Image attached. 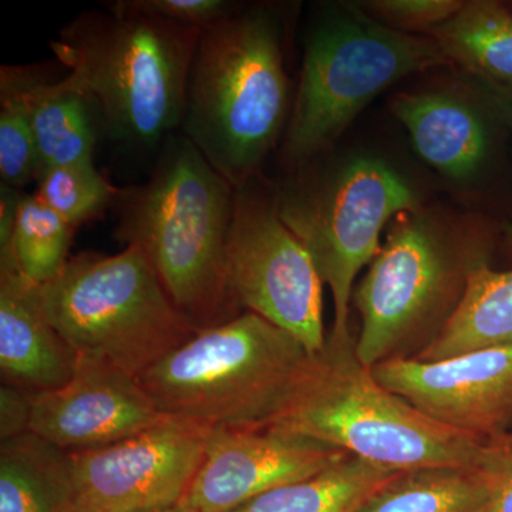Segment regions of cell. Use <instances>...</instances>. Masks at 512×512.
Segmentation results:
<instances>
[{
  "mask_svg": "<svg viewBox=\"0 0 512 512\" xmlns=\"http://www.w3.org/2000/svg\"><path fill=\"white\" fill-rule=\"evenodd\" d=\"M200 36L120 0L74 18L50 49L69 69L64 80L93 101L104 133L156 150L183 124Z\"/></svg>",
  "mask_w": 512,
  "mask_h": 512,
  "instance_id": "cell-1",
  "label": "cell"
},
{
  "mask_svg": "<svg viewBox=\"0 0 512 512\" xmlns=\"http://www.w3.org/2000/svg\"><path fill=\"white\" fill-rule=\"evenodd\" d=\"M235 188L184 134L160 148L143 184L120 188L114 238L156 269L171 301L198 329L235 318L225 286V248Z\"/></svg>",
  "mask_w": 512,
  "mask_h": 512,
  "instance_id": "cell-2",
  "label": "cell"
},
{
  "mask_svg": "<svg viewBox=\"0 0 512 512\" xmlns=\"http://www.w3.org/2000/svg\"><path fill=\"white\" fill-rule=\"evenodd\" d=\"M289 113L284 28L269 6H238L201 30L181 134L238 188L254 180Z\"/></svg>",
  "mask_w": 512,
  "mask_h": 512,
  "instance_id": "cell-3",
  "label": "cell"
},
{
  "mask_svg": "<svg viewBox=\"0 0 512 512\" xmlns=\"http://www.w3.org/2000/svg\"><path fill=\"white\" fill-rule=\"evenodd\" d=\"M299 434L397 471L480 467L485 441L431 419L387 390L360 362L356 339H326L274 419Z\"/></svg>",
  "mask_w": 512,
  "mask_h": 512,
  "instance_id": "cell-4",
  "label": "cell"
},
{
  "mask_svg": "<svg viewBox=\"0 0 512 512\" xmlns=\"http://www.w3.org/2000/svg\"><path fill=\"white\" fill-rule=\"evenodd\" d=\"M311 356L291 333L244 312L198 330L138 380L168 416L211 427H264Z\"/></svg>",
  "mask_w": 512,
  "mask_h": 512,
  "instance_id": "cell-5",
  "label": "cell"
},
{
  "mask_svg": "<svg viewBox=\"0 0 512 512\" xmlns=\"http://www.w3.org/2000/svg\"><path fill=\"white\" fill-rule=\"evenodd\" d=\"M36 295L77 355L107 360L137 379L200 330L136 247L72 256L56 278L36 285Z\"/></svg>",
  "mask_w": 512,
  "mask_h": 512,
  "instance_id": "cell-6",
  "label": "cell"
},
{
  "mask_svg": "<svg viewBox=\"0 0 512 512\" xmlns=\"http://www.w3.org/2000/svg\"><path fill=\"white\" fill-rule=\"evenodd\" d=\"M450 63L430 36L390 28L360 6L326 10L306 35L301 80L286 127L285 160L308 163L332 146L387 87Z\"/></svg>",
  "mask_w": 512,
  "mask_h": 512,
  "instance_id": "cell-7",
  "label": "cell"
},
{
  "mask_svg": "<svg viewBox=\"0 0 512 512\" xmlns=\"http://www.w3.org/2000/svg\"><path fill=\"white\" fill-rule=\"evenodd\" d=\"M485 247L458 242L419 211L396 218L353 293L362 326L356 353L369 369L429 348L466 292Z\"/></svg>",
  "mask_w": 512,
  "mask_h": 512,
  "instance_id": "cell-8",
  "label": "cell"
},
{
  "mask_svg": "<svg viewBox=\"0 0 512 512\" xmlns=\"http://www.w3.org/2000/svg\"><path fill=\"white\" fill-rule=\"evenodd\" d=\"M275 202L332 293L329 338H352L349 303L357 275L379 254L384 225L419 210L416 192L380 158L356 157L326 175L289 184Z\"/></svg>",
  "mask_w": 512,
  "mask_h": 512,
  "instance_id": "cell-9",
  "label": "cell"
},
{
  "mask_svg": "<svg viewBox=\"0 0 512 512\" xmlns=\"http://www.w3.org/2000/svg\"><path fill=\"white\" fill-rule=\"evenodd\" d=\"M225 286L234 311L256 313L295 336L312 355L326 345L323 282L311 255L282 221L275 197L235 188L225 248Z\"/></svg>",
  "mask_w": 512,
  "mask_h": 512,
  "instance_id": "cell-10",
  "label": "cell"
},
{
  "mask_svg": "<svg viewBox=\"0 0 512 512\" xmlns=\"http://www.w3.org/2000/svg\"><path fill=\"white\" fill-rule=\"evenodd\" d=\"M212 427L168 416L117 443L69 453L77 512H154L184 500Z\"/></svg>",
  "mask_w": 512,
  "mask_h": 512,
  "instance_id": "cell-11",
  "label": "cell"
},
{
  "mask_svg": "<svg viewBox=\"0 0 512 512\" xmlns=\"http://www.w3.org/2000/svg\"><path fill=\"white\" fill-rule=\"evenodd\" d=\"M372 372L387 390L448 427L483 441L512 430V345L440 362L390 360Z\"/></svg>",
  "mask_w": 512,
  "mask_h": 512,
  "instance_id": "cell-12",
  "label": "cell"
},
{
  "mask_svg": "<svg viewBox=\"0 0 512 512\" xmlns=\"http://www.w3.org/2000/svg\"><path fill=\"white\" fill-rule=\"evenodd\" d=\"M348 456L339 448L269 427H212L197 476L180 505L188 512H228Z\"/></svg>",
  "mask_w": 512,
  "mask_h": 512,
  "instance_id": "cell-13",
  "label": "cell"
},
{
  "mask_svg": "<svg viewBox=\"0 0 512 512\" xmlns=\"http://www.w3.org/2000/svg\"><path fill=\"white\" fill-rule=\"evenodd\" d=\"M164 416L137 377L99 357L77 355L69 383L33 394L30 433L73 453L136 436Z\"/></svg>",
  "mask_w": 512,
  "mask_h": 512,
  "instance_id": "cell-14",
  "label": "cell"
},
{
  "mask_svg": "<svg viewBox=\"0 0 512 512\" xmlns=\"http://www.w3.org/2000/svg\"><path fill=\"white\" fill-rule=\"evenodd\" d=\"M476 99L440 92L402 93L390 109L409 131L420 157L454 181H471L493 160L497 138L511 130L490 86L478 82Z\"/></svg>",
  "mask_w": 512,
  "mask_h": 512,
  "instance_id": "cell-15",
  "label": "cell"
},
{
  "mask_svg": "<svg viewBox=\"0 0 512 512\" xmlns=\"http://www.w3.org/2000/svg\"><path fill=\"white\" fill-rule=\"evenodd\" d=\"M77 353L43 315L36 285L0 265V373L2 382L32 393L63 387Z\"/></svg>",
  "mask_w": 512,
  "mask_h": 512,
  "instance_id": "cell-16",
  "label": "cell"
},
{
  "mask_svg": "<svg viewBox=\"0 0 512 512\" xmlns=\"http://www.w3.org/2000/svg\"><path fill=\"white\" fill-rule=\"evenodd\" d=\"M0 82L12 86L28 107L42 173L93 158L103 127L99 111L86 94L64 79L52 82L28 66H2Z\"/></svg>",
  "mask_w": 512,
  "mask_h": 512,
  "instance_id": "cell-17",
  "label": "cell"
},
{
  "mask_svg": "<svg viewBox=\"0 0 512 512\" xmlns=\"http://www.w3.org/2000/svg\"><path fill=\"white\" fill-rule=\"evenodd\" d=\"M505 345H512V269L495 271L488 262H481L468 274L456 312L429 348L414 359L440 362Z\"/></svg>",
  "mask_w": 512,
  "mask_h": 512,
  "instance_id": "cell-18",
  "label": "cell"
},
{
  "mask_svg": "<svg viewBox=\"0 0 512 512\" xmlns=\"http://www.w3.org/2000/svg\"><path fill=\"white\" fill-rule=\"evenodd\" d=\"M0 512H77L69 453L33 433L2 441Z\"/></svg>",
  "mask_w": 512,
  "mask_h": 512,
  "instance_id": "cell-19",
  "label": "cell"
},
{
  "mask_svg": "<svg viewBox=\"0 0 512 512\" xmlns=\"http://www.w3.org/2000/svg\"><path fill=\"white\" fill-rule=\"evenodd\" d=\"M427 35L478 82L512 93L511 6L493 0L466 2Z\"/></svg>",
  "mask_w": 512,
  "mask_h": 512,
  "instance_id": "cell-20",
  "label": "cell"
},
{
  "mask_svg": "<svg viewBox=\"0 0 512 512\" xmlns=\"http://www.w3.org/2000/svg\"><path fill=\"white\" fill-rule=\"evenodd\" d=\"M399 473L348 456L315 476L272 488L228 512H356Z\"/></svg>",
  "mask_w": 512,
  "mask_h": 512,
  "instance_id": "cell-21",
  "label": "cell"
},
{
  "mask_svg": "<svg viewBox=\"0 0 512 512\" xmlns=\"http://www.w3.org/2000/svg\"><path fill=\"white\" fill-rule=\"evenodd\" d=\"M491 481L481 467H424L400 471L356 512H484Z\"/></svg>",
  "mask_w": 512,
  "mask_h": 512,
  "instance_id": "cell-22",
  "label": "cell"
},
{
  "mask_svg": "<svg viewBox=\"0 0 512 512\" xmlns=\"http://www.w3.org/2000/svg\"><path fill=\"white\" fill-rule=\"evenodd\" d=\"M74 228L35 194H20L12 231L0 245V265L35 285L52 281L69 261Z\"/></svg>",
  "mask_w": 512,
  "mask_h": 512,
  "instance_id": "cell-23",
  "label": "cell"
},
{
  "mask_svg": "<svg viewBox=\"0 0 512 512\" xmlns=\"http://www.w3.org/2000/svg\"><path fill=\"white\" fill-rule=\"evenodd\" d=\"M37 183L36 197L74 229L114 207L120 192L97 170L93 158L47 168Z\"/></svg>",
  "mask_w": 512,
  "mask_h": 512,
  "instance_id": "cell-24",
  "label": "cell"
},
{
  "mask_svg": "<svg viewBox=\"0 0 512 512\" xmlns=\"http://www.w3.org/2000/svg\"><path fill=\"white\" fill-rule=\"evenodd\" d=\"M42 173L28 107L8 83L0 82V177L20 190Z\"/></svg>",
  "mask_w": 512,
  "mask_h": 512,
  "instance_id": "cell-25",
  "label": "cell"
},
{
  "mask_svg": "<svg viewBox=\"0 0 512 512\" xmlns=\"http://www.w3.org/2000/svg\"><path fill=\"white\" fill-rule=\"evenodd\" d=\"M460 0H375L362 3L363 10L377 20L402 32H427L443 25L460 12Z\"/></svg>",
  "mask_w": 512,
  "mask_h": 512,
  "instance_id": "cell-26",
  "label": "cell"
},
{
  "mask_svg": "<svg viewBox=\"0 0 512 512\" xmlns=\"http://www.w3.org/2000/svg\"><path fill=\"white\" fill-rule=\"evenodd\" d=\"M136 8L160 18L204 30L227 18L235 3L225 0H131Z\"/></svg>",
  "mask_w": 512,
  "mask_h": 512,
  "instance_id": "cell-27",
  "label": "cell"
},
{
  "mask_svg": "<svg viewBox=\"0 0 512 512\" xmlns=\"http://www.w3.org/2000/svg\"><path fill=\"white\" fill-rule=\"evenodd\" d=\"M480 467L490 477L493 488L484 512H512V430L485 441Z\"/></svg>",
  "mask_w": 512,
  "mask_h": 512,
  "instance_id": "cell-28",
  "label": "cell"
},
{
  "mask_svg": "<svg viewBox=\"0 0 512 512\" xmlns=\"http://www.w3.org/2000/svg\"><path fill=\"white\" fill-rule=\"evenodd\" d=\"M33 394L22 387L2 383L0 386V440L15 439L30 433Z\"/></svg>",
  "mask_w": 512,
  "mask_h": 512,
  "instance_id": "cell-29",
  "label": "cell"
},
{
  "mask_svg": "<svg viewBox=\"0 0 512 512\" xmlns=\"http://www.w3.org/2000/svg\"><path fill=\"white\" fill-rule=\"evenodd\" d=\"M495 99L498 101L501 111H503L505 120L512 127V93L494 87Z\"/></svg>",
  "mask_w": 512,
  "mask_h": 512,
  "instance_id": "cell-30",
  "label": "cell"
},
{
  "mask_svg": "<svg viewBox=\"0 0 512 512\" xmlns=\"http://www.w3.org/2000/svg\"><path fill=\"white\" fill-rule=\"evenodd\" d=\"M504 242L512 255V225H507V227L504 228Z\"/></svg>",
  "mask_w": 512,
  "mask_h": 512,
  "instance_id": "cell-31",
  "label": "cell"
},
{
  "mask_svg": "<svg viewBox=\"0 0 512 512\" xmlns=\"http://www.w3.org/2000/svg\"><path fill=\"white\" fill-rule=\"evenodd\" d=\"M154 512H188V511L185 510L183 505L178 504L177 507L168 508V510L154 511Z\"/></svg>",
  "mask_w": 512,
  "mask_h": 512,
  "instance_id": "cell-32",
  "label": "cell"
},
{
  "mask_svg": "<svg viewBox=\"0 0 512 512\" xmlns=\"http://www.w3.org/2000/svg\"><path fill=\"white\" fill-rule=\"evenodd\" d=\"M510 6H511V8H512V2L510 3Z\"/></svg>",
  "mask_w": 512,
  "mask_h": 512,
  "instance_id": "cell-33",
  "label": "cell"
}]
</instances>
